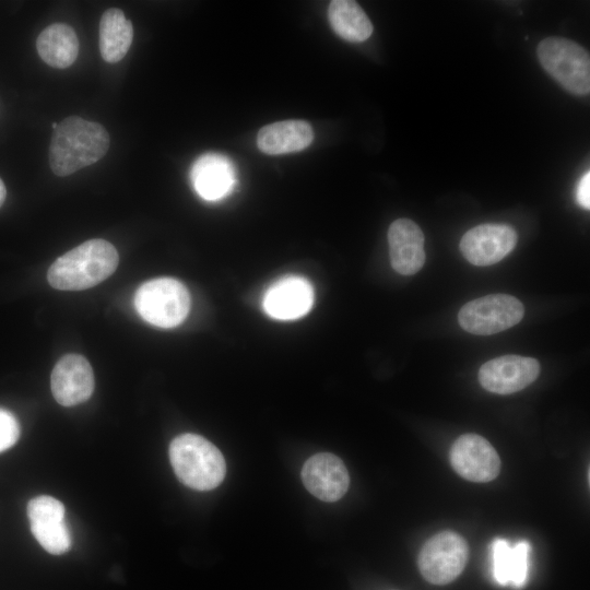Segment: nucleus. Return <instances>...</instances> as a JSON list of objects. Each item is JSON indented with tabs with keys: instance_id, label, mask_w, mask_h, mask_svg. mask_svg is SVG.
I'll return each mask as SVG.
<instances>
[{
	"instance_id": "nucleus-1",
	"label": "nucleus",
	"mask_w": 590,
	"mask_h": 590,
	"mask_svg": "<svg viewBox=\"0 0 590 590\" xmlns=\"http://www.w3.org/2000/svg\"><path fill=\"white\" fill-rule=\"evenodd\" d=\"M109 134L94 121L70 116L57 123L49 145V165L68 176L99 161L109 149Z\"/></svg>"
},
{
	"instance_id": "nucleus-2",
	"label": "nucleus",
	"mask_w": 590,
	"mask_h": 590,
	"mask_svg": "<svg viewBox=\"0 0 590 590\" xmlns=\"http://www.w3.org/2000/svg\"><path fill=\"white\" fill-rule=\"evenodd\" d=\"M119 262L118 252L105 239H90L69 250L50 266L49 284L61 291H82L110 276Z\"/></svg>"
},
{
	"instance_id": "nucleus-3",
	"label": "nucleus",
	"mask_w": 590,
	"mask_h": 590,
	"mask_svg": "<svg viewBox=\"0 0 590 590\" xmlns=\"http://www.w3.org/2000/svg\"><path fill=\"white\" fill-rule=\"evenodd\" d=\"M169 460L178 480L197 491L219 486L226 472L222 452L197 434H181L169 445Z\"/></svg>"
},
{
	"instance_id": "nucleus-4",
	"label": "nucleus",
	"mask_w": 590,
	"mask_h": 590,
	"mask_svg": "<svg viewBox=\"0 0 590 590\" xmlns=\"http://www.w3.org/2000/svg\"><path fill=\"white\" fill-rule=\"evenodd\" d=\"M543 69L566 91L587 95L590 91V57L579 44L564 37H546L536 49Z\"/></svg>"
},
{
	"instance_id": "nucleus-5",
	"label": "nucleus",
	"mask_w": 590,
	"mask_h": 590,
	"mask_svg": "<svg viewBox=\"0 0 590 590\" xmlns=\"http://www.w3.org/2000/svg\"><path fill=\"white\" fill-rule=\"evenodd\" d=\"M134 306L149 323L160 328H174L187 317L190 295L178 280L158 278L143 283L137 290Z\"/></svg>"
},
{
	"instance_id": "nucleus-6",
	"label": "nucleus",
	"mask_w": 590,
	"mask_h": 590,
	"mask_svg": "<svg viewBox=\"0 0 590 590\" xmlns=\"http://www.w3.org/2000/svg\"><path fill=\"white\" fill-rule=\"evenodd\" d=\"M522 303L507 294H491L463 305L458 314L461 328L477 335H491L520 322Z\"/></svg>"
},
{
	"instance_id": "nucleus-7",
	"label": "nucleus",
	"mask_w": 590,
	"mask_h": 590,
	"mask_svg": "<svg viewBox=\"0 0 590 590\" xmlns=\"http://www.w3.org/2000/svg\"><path fill=\"white\" fill-rule=\"evenodd\" d=\"M469 558L467 541L457 532L442 531L428 539L418 554V569L433 585H447L464 569Z\"/></svg>"
},
{
	"instance_id": "nucleus-8",
	"label": "nucleus",
	"mask_w": 590,
	"mask_h": 590,
	"mask_svg": "<svg viewBox=\"0 0 590 590\" xmlns=\"http://www.w3.org/2000/svg\"><path fill=\"white\" fill-rule=\"evenodd\" d=\"M64 515L63 504L48 495L37 496L27 504L31 531L43 548L52 555H61L71 546Z\"/></svg>"
},
{
	"instance_id": "nucleus-9",
	"label": "nucleus",
	"mask_w": 590,
	"mask_h": 590,
	"mask_svg": "<svg viewBox=\"0 0 590 590\" xmlns=\"http://www.w3.org/2000/svg\"><path fill=\"white\" fill-rule=\"evenodd\" d=\"M450 462L463 479L485 483L499 473L500 459L495 448L476 434L461 435L451 446Z\"/></svg>"
},
{
	"instance_id": "nucleus-10",
	"label": "nucleus",
	"mask_w": 590,
	"mask_h": 590,
	"mask_svg": "<svg viewBox=\"0 0 590 590\" xmlns=\"http://www.w3.org/2000/svg\"><path fill=\"white\" fill-rule=\"evenodd\" d=\"M540 374L535 358L504 355L483 364L479 371L481 386L493 393L510 394L531 385Z\"/></svg>"
},
{
	"instance_id": "nucleus-11",
	"label": "nucleus",
	"mask_w": 590,
	"mask_h": 590,
	"mask_svg": "<svg viewBox=\"0 0 590 590\" xmlns=\"http://www.w3.org/2000/svg\"><path fill=\"white\" fill-rule=\"evenodd\" d=\"M516 231L505 224H482L461 238L460 250L474 266H492L504 259L516 246Z\"/></svg>"
},
{
	"instance_id": "nucleus-12",
	"label": "nucleus",
	"mask_w": 590,
	"mask_h": 590,
	"mask_svg": "<svg viewBox=\"0 0 590 590\" xmlns=\"http://www.w3.org/2000/svg\"><path fill=\"white\" fill-rule=\"evenodd\" d=\"M50 387L55 400L63 406L80 404L93 393L94 375L88 361L79 354H67L55 365Z\"/></svg>"
},
{
	"instance_id": "nucleus-13",
	"label": "nucleus",
	"mask_w": 590,
	"mask_h": 590,
	"mask_svg": "<svg viewBox=\"0 0 590 590\" xmlns=\"http://www.w3.org/2000/svg\"><path fill=\"white\" fill-rule=\"evenodd\" d=\"M314 304L311 284L302 276L287 275L274 282L264 293V311L279 320H294L305 316Z\"/></svg>"
},
{
	"instance_id": "nucleus-14",
	"label": "nucleus",
	"mask_w": 590,
	"mask_h": 590,
	"mask_svg": "<svg viewBox=\"0 0 590 590\" xmlns=\"http://www.w3.org/2000/svg\"><path fill=\"white\" fill-rule=\"evenodd\" d=\"M302 479L306 488L323 502H337L347 492L349 472L340 458L322 452L311 456L304 464Z\"/></svg>"
},
{
	"instance_id": "nucleus-15",
	"label": "nucleus",
	"mask_w": 590,
	"mask_h": 590,
	"mask_svg": "<svg viewBox=\"0 0 590 590\" xmlns=\"http://www.w3.org/2000/svg\"><path fill=\"white\" fill-rule=\"evenodd\" d=\"M389 253L392 268L400 274L412 275L425 262L424 235L416 223L399 219L388 229Z\"/></svg>"
},
{
	"instance_id": "nucleus-16",
	"label": "nucleus",
	"mask_w": 590,
	"mask_h": 590,
	"mask_svg": "<svg viewBox=\"0 0 590 590\" xmlns=\"http://www.w3.org/2000/svg\"><path fill=\"white\" fill-rule=\"evenodd\" d=\"M190 177L198 194L214 201L225 197L234 187L235 169L226 156L206 153L196 161Z\"/></svg>"
},
{
	"instance_id": "nucleus-17",
	"label": "nucleus",
	"mask_w": 590,
	"mask_h": 590,
	"mask_svg": "<svg viewBox=\"0 0 590 590\" xmlns=\"http://www.w3.org/2000/svg\"><path fill=\"white\" fill-rule=\"evenodd\" d=\"M312 140L310 123L290 119L262 127L257 135V145L266 154L281 155L303 151Z\"/></svg>"
},
{
	"instance_id": "nucleus-18",
	"label": "nucleus",
	"mask_w": 590,
	"mask_h": 590,
	"mask_svg": "<svg viewBox=\"0 0 590 590\" xmlns=\"http://www.w3.org/2000/svg\"><path fill=\"white\" fill-rule=\"evenodd\" d=\"M528 541H520L510 546L507 540L497 538L491 545L493 577L502 586L511 585L521 588L528 577V557L530 552Z\"/></svg>"
},
{
	"instance_id": "nucleus-19",
	"label": "nucleus",
	"mask_w": 590,
	"mask_h": 590,
	"mask_svg": "<svg viewBox=\"0 0 590 590\" xmlns=\"http://www.w3.org/2000/svg\"><path fill=\"white\" fill-rule=\"evenodd\" d=\"M39 57L50 67L66 69L76 59L79 39L74 30L64 23L47 26L37 37Z\"/></svg>"
},
{
	"instance_id": "nucleus-20",
	"label": "nucleus",
	"mask_w": 590,
	"mask_h": 590,
	"mask_svg": "<svg viewBox=\"0 0 590 590\" xmlns=\"http://www.w3.org/2000/svg\"><path fill=\"white\" fill-rule=\"evenodd\" d=\"M133 39L132 23L117 8L106 10L99 22V51L109 63L120 61L128 52Z\"/></svg>"
},
{
	"instance_id": "nucleus-21",
	"label": "nucleus",
	"mask_w": 590,
	"mask_h": 590,
	"mask_svg": "<svg viewBox=\"0 0 590 590\" xmlns=\"http://www.w3.org/2000/svg\"><path fill=\"white\" fill-rule=\"evenodd\" d=\"M328 19L332 30L351 43L366 40L374 27L361 5L353 0H333L328 8Z\"/></svg>"
},
{
	"instance_id": "nucleus-22",
	"label": "nucleus",
	"mask_w": 590,
	"mask_h": 590,
	"mask_svg": "<svg viewBox=\"0 0 590 590\" xmlns=\"http://www.w3.org/2000/svg\"><path fill=\"white\" fill-rule=\"evenodd\" d=\"M20 436V425L8 410L0 409V452L11 448Z\"/></svg>"
},
{
	"instance_id": "nucleus-23",
	"label": "nucleus",
	"mask_w": 590,
	"mask_h": 590,
	"mask_svg": "<svg viewBox=\"0 0 590 590\" xmlns=\"http://www.w3.org/2000/svg\"><path fill=\"white\" fill-rule=\"evenodd\" d=\"M576 201L583 209H590V173L587 172L579 180L576 189Z\"/></svg>"
},
{
	"instance_id": "nucleus-24",
	"label": "nucleus",
	"mask_w": 590,
	"mask_h": 590,
	"mask_svg": "<svg viewBox=\"0 0 590 590\" xmlns=\"http://www.w3.org/2000/svg\"><path fill=\"white\" fill-rule=\"evenodd\" d=\"M5 194H7L5 186L2 179L0 178V206L3 204L5 200Z\"/></svg>"
},
{
	"instance_id": "nucleus-25",
	"label": "nucleus",
	"mask_w": 590,
	"mask_h": 590,
	"mask_svg": "<svg viewBox=\"0 0 590 590\" xmlns=\"http://www.w3.org/2000/svg\"><path fill=\"white\" fill-rule=\"evenodd\" d=\"M52 129H55L57 127V123L56 122H52Z\"/></svg>"
}]
</instances>
